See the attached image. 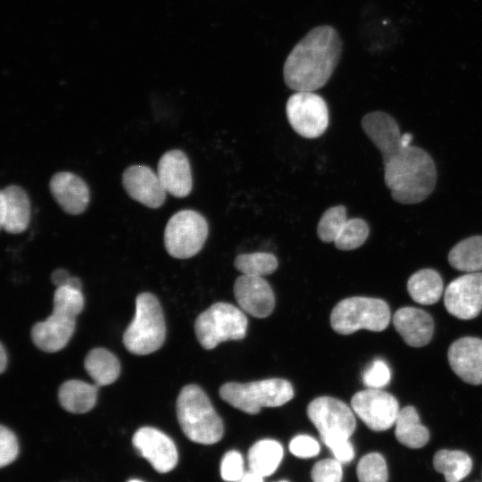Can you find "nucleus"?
I'll return each mask as SVG.
<instances>
[{
    "label": "nucleus",
    "mask_w": 482,
    "mask_h": 482,
    "mask_svg": "<svg viewBox=\"0 0 482 482\" xmlns=\"http://www.w3.org/2000/svg\"><path fill=\"white\" fill-rule=\"evenodd\" d=\"M234 266L242 274L263 277L277 270L278 261L272 253L257 252L237 255Z\"/></svg>",
    "instance_id": "c756f323"
},
{
    "label": "nucleus",
    "mask_w": 482,
    "mask_h": 482,
    "mask_svg": "<svg viewBox=\"0 0 482 482\" xmlns=\"http://www.w3.org/2000/svg\"><path fill=\"white\" fill-rule=\"evenodd\" d=\"M395 425V435L397 441L406 447L421 448L429 439L428 430L420 423L417 410L413 406L401 409Z\"/></svg>",
    "instance_id": "b1692460"
},
{
    "label": "nucleus",
    "mask_w": 482,
    "mask_h": 482,
    "mask_svg": "<svg viewBox=\"0 0 482 482\" xmlns=\"http://www.w3.org/2000/svg\"><path fill=\"white\" fill-rule=\"evenodd\" d=\"M132 444L137 452L146 459L157 472H169L178 463L179 454L174 442L155 428H138L132 437Z\"/></svg>",
    "instance_id": "ddd939ff"
},
{
    "label": "nucleus",
    "mask_w": 482,
    "mask_h": 482,
    "mask_svg": "<svg viewBox=\"0 0 482 482\" xmlns=\"http://www.w3.org/2000/svg\"><path fill=\"white\" fill-rule=\"evenodd\" d=\"M393 324L406 345L421 347L429 343L434 333L432 317L415 307H403L393 315Z\"/></svg>",
    "instance_id": "4be33fe9"
},
{
    "label": "nucleus",
    "mask_w": 482,
    "mask_h": 482,
    "mask_svg": "<svg viewBox=\"0 0 482 482\" xmlns=\"http://www.w3.org/2000/svg\"><path fill=\"white\" fill-rule=\"evenodd\" d=\"M76 326V317L53 309L52 314L31 328L34 345L46 353H55L66 346Z\"/></svg>",
    "instance_id": "dca6fc26"
},
{
    "label": "nucleus",
    "mask_w": 482,
    "mask_h": 482,
    "mask_svg": "<svg viewBox=\"0 0 482 482\" xmlns=\"http://www.w3.org/2000/svg\"><path fill=\"white\" fill-rule=\"evenodd\" d=\"M234 295L241 309L255 318L268 317L275 307L273 291L262 277L239 276L234 284Z\"/></svg>",
    "instance_id": "2eb2a0df"
},
{
    "label": "nucleus",
    "mask_w": 482,
    "mask_h": 482,
    "mask_svg": "<svg viewBox=\"0 0 482 482\" xmlns=\"http://www.w3.org/2000/svg\"><path fill=\"white\" fill-rule=\"evenodd\" d=\"M384 163V179L393 199L411 204L424 201L434 190L436 171L433 159L423 149H400Z\"/></svg>",
    "instance_id": "f03ea898"
},
{
    "label": "nucleus",
    "mask_w": 482,
    "mask_h": 482,
    "mask_svg": "<svg viewBox=\"0 0 482 482\" xmlns=\"http://www.w3.org/2000/svg\"><path fill=\"white\" fill-rule=\"evenodd\" d=\"M81 286H82L81 281L77 277H71L67 284V287H70L73 289L79 290V291H81V287H82Z\"/></svg>",
    "instance_id": "c03bdc74"
},
{
    "label": "nucleus",
    "mask_w": 482,
    "mask_h": 482,
    "mask_svg": "<svg viewBox=\"0 0 482 482\" xmlns=\"http://www.w3.org/2000/svg\"><path fill=\"white\" fill-rule=\"evenodd\" d=\"M342 463L334 459H324L316 462L311 471L313 482H341Z\"/></svg>",
    "instance_id": "f704fd0d"
},
{
    "label": "nucleus",
    "mask_w": 482,
    "mask_h": 482,
    "mask_svg": "<svg viewBox=\"0 0 482 482\" xmlns=\"http://www.w3.org/2000/svg\"><path fill=\"white\" fill-rule=\"evenodd\" d=\"M30 219V202L26 191L16 185L0 192V226L10 234L25 231Z\"/></svg>",
    "instance_id": "412c9836"
},
{
    "label": "nucleus",
    "mask_w": 482,
    "mask_h": 482,
    "mask_svg": "<svg viewBox=\"0 0 482 482\" xmlns=\"http://www.w3.org/2000/svg\"><path fill=\"white\" fill-rule=\"evenodd\" d=\"M443 289L440 274L432 269L418 270L410 277L407 282V290L412 300L424 305L438 302Z\"/></svg>",
    "instance_id": "393cba45"
},
{
    "label": "nucleus",
    "mask_w": 482,
    "mask_h": 482,
    "mask_svg": "<svg viewBox=\"0 0 482 482\" xmlns=\"http://www.w3.org/2000/svg\"><path fill=\"white\" fill-rule=\"evenodd\" d=\"M448 362L464 382L482 384V339L465 337L454 341L448 350Z\"/></svg>",
    "instance_id": "f3484780"
},
{
    "label": "nucleus",
    "mask_w": 482,
    "mask_h": 482,
    "mask_svg": "<svg viewBox=\"0 0 482 482\" xmlns=\"http://www.w3.org/2000/svg\"><path fill=\"white\" fill-rule=\"evenodd\" d=\"M369 233L370 229L364 220L348 219L334 242L335 246L344 251L356 249L363 245Z\"/></svg>",
    "instance_id": "7c9ffc66"
},
{
    "label": "nucleus",
    "mask_w": 482,
    "mask_h": 482,
    "mask_svg": "<svg viewBox=\"0 0 482 482\" xmlns=\"http://www.w3.org/2000/svg\"><path fill=\"white\" fill-rule=\"evenodd\" d=\"M391 378L388 365L381 359H376L365 370L362 381L368 388L380 389L386 386Z\"/></svg>",
    "instance_id": "c9c22d12"
},
{
    "label": "nucleus",
    "mask_w": 482,
    "mask_h": 482,
    "mask_svg": "<svg viewBox=\"0 0 482 482\" xmlns=\"http://www.w3.org/2000/svg\"><path fill=\"white\" fill-rule=\"evenodd\" d=\"M336 460L341 463H347L354 458V449L350 439H340L328 446Z\"/></svg>",
    "instance_id": "ea45409f"
},
{
    "label": "nucleus",
    "mask_w": 482,
    "mask_h": 482,
    "mask_svg": "<svg viewBox=\"0 0 482 482\" xmlns=\"http://www.w3.org/2000/svg\"><path fill=\"white\" fill-rule=\"evenodd\" d=\"M434 469L444 474L446 482H459L468 476L472 469V461L459 450H439L433 457Z\"/></svg>",
    "instance_id": "c85d7f7f"
},
{
    "label": "nucleus",
    "mask_w": 482,
    "mask_h": 482,
    "mask_svg": "<svg viewBox=\"0 0 482 482\" xmlns=\"http://www.w3.org/2000/svg\"><path fill=\"white\" fill-rule=\"evenodd\" d=\"M247 318L235 305L219 302L198 315L195 332L200 345L207 350L228 340H240L245 337Z\"/></svg>",
    "instance_id": "0eeeda50"
},
{
    "label": "nucleus",
    "mask_w": 482,
    "mask_h": 482,
    "mask_svg": "<svg viewBox=\"0 0 482 482\" xmlns=\"http://www.w3.org/2000/svg\"><path fill=\"white\" fill-rule=\"evenodd\" d=\"M342 54V40L328 25L311 29L292 49L283 68L284 81L292 90L314 91L330 79Z\"/></svg>",
    "instance_id": "f257e3e1"
},
{
    "label": "nucleus",
    "mask_w": 482,
    "mask_h": 482,
    "mask_svg": "<svg viewBox=\"0 0 482 482\" xmlns=\"http://www.w3.org/2000/svg\"><path fill=\"white\" fill-rule=\"evenodd\" d=\"M176 409L179 426L189 440L212 445L222 438V420L204 391L197 385H187L180 390Z\"/></svg>",
    "instance_id": "7ed1b4c3"
},
{
    "label": "nucleus",
    "mask_w": 482,
    "mask_h": 482,
    "mask_svg": "<svg viewBox=\"0 0 482 482\" xmlns=\"http://www.w3.org/2000/svg\"><path fill=\"white\" fill-rule=\"evenodd\" d=\"M122 185L135 201L152 209L161 207L166 198V190L160 179L146 165H131L122 174Z\"/></svg>",
    "instance_id": "4468645a"
},
{
    "label": "nucleus",
    "mask_w": 482,
    "mask_h": 482,
    "mask_svg": "<svg viewBox=\"0 0 482 482\" xmlns=\"http://www.w3.org/2000/svg\"><path fill=\"white\" fill-rule=\"evenodd\" d=\"M165 335V321L158 299L151 293L139 294L134 319L123 334L124 346L134 354H149L162 345Z\"/></svg>",
    "instance_id": "20e7f679"
},
{
    "label": "nucleus",
    "mask_w": 482,
    "mask_h": 482,
    "mask_svg": "<svg viewBox=\"0 0 482 482\" xmlns=\"http://www.w3.org/2000/svg\"><path fill=\"white\" fill-rule=\"evenodd\" d=\"M320 445L308 435H297L289 443V451L298 458H312L319 454Z\"/></svg>",
    "instance_id": "58836bf2"
},
{
    "label": "nucleus",
    "mask_w": 482,
    "mask_h": 482,
    "mask_svg": "<svg viewBox=\"0 0 482 482\" xmlns=\"http://www.w3.org/2000/svg\"><path fill=\"white\" fill-rule=\"evenodd\" d=\"M283 453V447L279 442L272 439L260 440L248 451L249 469L263 478L270 476L279 466Z\"/></svg>",
    "instance_id": "bb28decb"
},
{
    "label": "nucleus",
    "mask_w": 482,
    "mask_h": 482,
    "mask_svg": "<svg viewBox=\"0 0 482 482\" xmlns=\"http://www.w3.org/2000/svg\"><path fill=\"white\" fill-rule=\"evenodd\" d=\"M208 236L205 218L194 210H181L173 214L164 229V245L168 253L177 259L197 254Z\"/></svg>",
    "instance_id": "6e6552de"
},
{
    "label": "nucleus",
    "mask_w": 482,
    "mask_h": 482,
    "mask_svg": "<svg viewBox=\"0 0 482 482\" xmlns=\"http://www.w3.org/2000/svg\"><path fill=\"white\" fill-rule=\"evenodd\" d=\"M347 220L346 209L344 205L328 208L322 214L317 227L319 238L325 243H334Z\"/></svg>",
    "instance_id": "2f4dec72"
},
{
    "label": "nucleus",
    "mask_w": 482,
    "mask_h": 482,
    "mask_svg": "<svg viewBox=\"0 0 482 482\" xmlns=\"http://www.w3.org/2000/svg\"><path fill=\"white\" fill-rule=\"evenodd\" d=\"M220 398L244 412L256 414L262 407H278L294 397L292 384L283 378L248 383L228 382L219 390Z\"/></svg>",
    "instance_id": "39448f33"
},
{
    "label": "nucleus",
    "mask_w": 482,
    "mask_h": 482,
    "mask_svg": "<svg viewBox=\"0 0 482 482\" xmlns=\"http://www.w3.org/2000/svg\"><path fill=\"white\" fill-rule=\"evenodd\" d=\"M448 262L461 271L482 270V236L470 237L456 244L449 253Z\"/></svg>",
    "instance_id": "cd10ccee"
},
{
    "label": "nucleus",
    "mask_w": 482,
    "mask_h": 482,
    "mask_svg": "<svg viewBox=\"0 0 482 482\" xmlns=\"http://www.w3.org/2000/svg\"><path fill=\"white\" fill-rule=\"evenodd\" d=\"M127 482H144V481H141L139 479H130V480H129Z\"/></svg>",
    "instance_id": "a18cd8bd"
},
{
    "label": "nucleus",
    "mask_w": 482,
    "mask_h": 482,
    "mask_svg": "<svg viewBox=\"0 0 482 482\" xmlns=\"http://www.w3.org/2000/svg\"><path fill=\"white\" fill-rule=\"evenodd\" d=\"M19 444L15 434L8 428L0 427V467L12 463L18 456Z\"/></svg>",
    "instance_id": "4c0bfd02"
},
{
    "label": "nucleus",
    "mask_w": 482,
    "mask_h": 482,
    "mask_svg": "<svg viewBox=\"0 0 482 482\" xmlns=\"http://www.w3.org/2000/svg\"><path fill=\"white\" fill-rule=\"evenodd\" d=\"M70 278L69 272L64 269H57L51 275V281L56 287L67 286Z\"/></svg>",
    "instance_id": "a19ab883"
},
{
    "label": "nucleus",
    "mask_w": 482,
    "mask_h": 482,
    "mask_svg": "<svg viewBox=\"0 0 482 482\" xmlns=\"http://www.w3.org/2000/svg\"><path fill=\"white\" fill-rule=\"evenodd\" d=\"M307 416L327 446L340 439H350L356 428L353 409L331 396L313 399L308 404Z\"/></svg>",
    "instance_id": "1a4fd4ad"
},
{
    "label": "nucleus",
    "mask_w": 482,
    "mask_h": 482,
    "mask_svg": "<svg viewBox=\"0 0 482 482\" xmlns=\"http://www.w3.org/2000/svg\"><path fill=\"white\" fill-rule=\"evenodd\" d=\"M84 308V296L79 290L64 286L56 287L54 295V309L77 317Z\"/></svg>",
    "instance_id": "72a5a7b5"
},
{
    "label": "nucleus",
    "mask_w": 482,
    "mask_h": 482,
    "mask_svg": "<svg viewBox=\"0 0 482 482\" xmlns=\"http://www.w3.org/2000/svg\"><path fill=\"white\" fill-rule=\"evenodd\" d=\"M444 303L447 312L460 320L477 317L482 310V272L453 279L445 289Z\"/></svg>",
    "instance_id": "f8f14e48"
},
{
    "label": "nucleus",
    "mask_w": 482,
    "mask_h": 482,
    "mask_svg": "<svg viewBox=\"0 0 482 482\" xmlns=\"http://www.w3.org/2000/svg\"><path fill=\"white\" fill-rule=\"evenodd\" d=\"M49 189L56 203L69 214H81L88 205L89 188L79 176L72 172L54 174L49 181Z\"/></svg>",
    "instance_id": "6ab92c4d"
},
{
    "label": "nucleus",
    "mask_w": 482,
    "mask_h": 482,
    "mask_svg": "<svg viewBox=\"0 0 482 482\" xmlns=\"http://www.w3.org/2000/svg\"><path fill=\"white\" fill-rule=\"evenodd\" d=\"M362 127L365 134L379 150L383 162L386 161L400 149L402 134L395 120L383 112H372L362 120Z\"/></svg>",
    "instance_id": "aec40b11"
},
{
    "label": "nucleus",
    "mask_w": 482,
    "mask_h": 482,
    "mask_svg": "<svg viewBox=\"0 0 482 482\" xmlns=\"http://www.w3.org/2000/svg\"><path fill=\"white\" fill-rule=\"evenodd\" d=\"M157 175L167 193L179 198L187 196L193 187L190 163L179 149L170 150L160 158Z\"/></svg>",
    "instance_id": "a211bd4d"
},
{
    "label": "nucleus",
    "mask_w": 482,
    "mask_h": 482,
    "mask_svg": "<svg viewBox=\"0 0 482 482\" xmlns=\"http://www.w3.org/2000/svg\"><path fill=\"white\" fill-rule=\"evenodd\" d=\"M244 459L236 450L227 452L220 461V476L224 481L236 482L245 473Z\"/></svg>",
    "instance_id": "e433bc0d"
},
{
    "label": "nucleus",
    "mask_w": 482,
    "mask_h": 482,
    "mask_svg": "<svg viewBox=\"0 0 482 482\" xmlns=\"http://www.w3.org/2000/svg\"><path fill=\"white\" fill-rule=\"evenodd\" d=\"M278 482H288V481H287V480H281V481H278Z\"/></svg>",
    "instance_id": "49530a36"
},
{
    "label": "nucleus",
    "mask_w": 482,
    "mask_h": 482,
    "mask_svg": "<svg viewBox=\"0 0 482 482\" xmlns=\"http://www.w3.org/2000/svg\"><path fill=\"white\" fill-rule=\"evenodd\" d=\"M84 367L98 386L113 383L120 372L119 360L104 348L92 349L85 358Z\"/></svg>",
    "instance_id": "a878e982"
},
{
    "label": "nucleus",
    "mask_w": 482,
    "mask_h": 482,
    "mask_svg": "<svg viewBox=\"0 0 482 482\" xmlns=\"http://www.w3.org/2000/svg\"><path fill=\"white\" fill-rule=\"evenodd\" d=\"M263 477L252 471H246L244 475L236 482H263Z\"/></svg>",
    "instance_id": "79ce46f5"
},
{
    "label": "nucleus",
    "mask_w": 482,
    "mask_h": 482,
    "mask_svg": "<svg viewBox=\"0 0 482 482\" xmlns=\"http://www.w3.org/2000/svg\"><path fill=\"white\" fill-rule=\"evenodd\" d=\"M351 407L357 417L373 431L389 429L400 411L394 395L374 388L357 392L352 397Z\"/></svg>",
    "instance_id": "9b49d317"
},
{
    "label": "nucleus",
    "mask_w": 482,
    "mask_h": 482,
    "mask_svg": "<svg viewBox=\"0 0 482 482\" xmlns=\"http://www.w3.org/2000/svg\"><path fill=\"white\" fill-rule=\"evenodd\" d=\"M98 386L82 380L71 379L62 383L58 391L61 406L72 413H85L96 403Z\"/></svg>",
    "instance_id": "5701e85b"
},
{
    "label": "nucleus",
    "mask_w": 482,
    "mask_h": 482,
    "mask_svg": "<svg viewBox=\"0 0 482 482\" xmlns=\"http://www.w3.org/2000/svg\"><path fill=\"white\" fill-rule=\"evenodd\" d=\"M286 113L292 129L306 138L320 137L329 123L326 101L313 91H297L287 102Z\"/></svg>",
    "instance_id": "9d476101"
},
{
    "label": "nucleus",
    "mask_w": 482,
    "mask_h": 482,
    "mask_svg": "<svg viewBox=\"0 0 482 482\" xmlns=\"http://www.w3.org/2000/svg\"><path fill=\"white\" fill-rule=\"evenodd\" d=\"M359 482H387V467L378 453H370L359 461L356 469Z\"/></svg>",
    "instance_id": "473e14b6"
},
{
    "label": "nucleus",
    "mask_w": 482,
    "mask_h": 482,
    "mask_svg": "<svg viewBox=\"0 0 482 482\" xmlns=\"http://www.w3.org/2000/svg\"><path fill=\"white\" fill-rule=\"evenodd\" d=\"M7 353L3 343L0 344V372L3 373L7 366Z\"/></svg>",
    "instance_id": "37998d69"
},
{
    "label": "nucleus",
    "mask_w": 482,
    "mask_h": 482,
    "mask_svg": "<svg viewBox=\"0 0 482 482\" xmlns=\"http://www.w3.org/2000/svg\"><path fill=\"white\" fill-rule=\"evenodd\" d=\"M390 319V309L385 301L353 296L335 305L330 314V325L341 335H350L360 329L379 332L387 328Z\"/></svg>",
    "instance_id": "423d86ee"
}]
</instances>
